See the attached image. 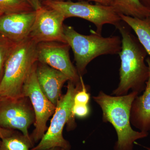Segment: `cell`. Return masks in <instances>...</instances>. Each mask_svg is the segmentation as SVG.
<instances>
[{
	"mask_svg": "<svg viewBox=\"0 0 150 150\" xmlns=\"http://www.w3.org/2000/svg\"><path fill=\"white\" fill-rule=\"evenodd\" d=\"M115 27L121 34L122 48L118 54L121 61L120 81L112 95H126L129 90L139 94L144 90L150 76V62L149 66L145 63L147 53L125 23L122 21Z\"/></svg>",
	"mask_w": 150,
	"mask_h": 150,
	"instance_id": "1",
	"label": "cell"
},
{
	"mask_svg": "<svg viewBox=\"0 0 150 150\" xmlns=\"http://www.w3.org/2000/svg\"><path fill=\"white\" fill-rule=\"evenodd\" d=\"M139 94L137 92L131 91L126 95L112 96L100 91L93 97L102 110L103 121L111 123L116 131L118 139L113 150H133L137 140L149 135V132L134 131L131 125L132 103Z\"/></svg>",
	"mask_w": 150,
	"mask_h": 150,
	"instance_id": "2",
	"label": "cell"
},
{
	"mask_svg": "<svg viewBox=\"0 0 150 150\" xmlns=\"http://www.w3.org/2000/svg\"><path fill=\"white\" fill-rule=\"evenodd\" d=\"M37 44L29 37L17 43L6 64L0 83V100L23 96L25 82L38 62Z\"/></svg>",
	"mask_w": 150,
	"mask_h": 150,
	"instance_id": "3",
	"label": "cell"
},
{
	"mask_svg": "<svg viewBox=\"0 0 150 150\" xmlns=\"http://www.w3.org/2000/svg\"><path fill=\"white\" fill-rule=\"evenodd\" d=\"M66 43L71 48L76 62V69L80 76L86 72V67L98 56L119 54L122 40L118 36L104 37L96 31L89 35H83L71 26L64 25Z\"/></svg>",
	"mask_w": 150,
	"mask_h": 150,
	"instance_id": "4",
	"label": "cell"
},
{
	"mask_svg": "<svg viewBox=\"0 0 150 150\" xmlns=\"http://www.w3.org/2000/svg\"><path fill=\"white\" fill-rule=\"evenodd\" d=\"M81 88V82L76 85L68 81L67 92L59 100L50 126L38 144L30 150H46L56 147L63 150L71 149L70 143L63 137V130L67 123L70 126L69 130L73 128L74 124V116L72 114L74 98L77 92Z\"/></svg>",
	"mask_w": 150,
	"mask_h": 150,
	"instance_id": "5",
	"label": "cell"
},
{
	"mask_svg": "<svg viewBox=\"0 0 150 150\" xmlns=\"http://www.w3.org/2000/svg\"><path fill=\"white\" fill-rule=\"evenodd\" d=\"M42 5L59 11L66 18L78 17L93 23L96 32L101 34L103 27L105 24H111L115 27L122 21L120 14L111 6L96 3L92 4L87 2H74L71 1L45 0Z\"/></svg>",
	"mask_w": 150,
	"mask_h": 150,
	"instance_id": "6",
	"label": "cell"
},
{
	"mask_svg": "<svg viewBox=\"0 0 150 150\" xmlns=\"http://www.w3.org/2000/svg\"><path fill=\"white\" fill-rule=\"evenodd\" d=\"M37 63L25 82L22 90L23 96L29 98L35 115V129L30 135L33 143H37L44 136L47 128L49 118L54 115L56 106L46 97L41 91L36 76Z\"/></svg>",
	"mask_w": 150,
	"mask_h": 150,
	"instance_id": "7",
	"label": "cell"
},
{
	"mask_svg": "<svg viewBox=\"0 0 150 150\" xmlns=\"http://www.w3.org/2000/svg\"><path fill=\"white\" fill-rule=\"evenodd\" d=\"M35 121V113L28 98L0 100V127L19 130L31 139L28 129Z\"/></svg>",
	"mask_w": 150,
	"mask_h": 150,
	"instance_id": "8",
	"label": "cell"
},
{
	"mask_svg": "<svg viewBox=\"0 0 150 150\" xmlns=\"http://www.w3.org/2000/svg\"><path fill=\"white\" fill-rule=\"evenodd\" d=\"M36 16L29 37L37 44L42 42L66 43L64 16L59 11L43 6L35 11Z\"/></svg>",
	"mask_w": 150,
	"mask_h": 150,
	"instance_id": "9",
	"label": "cell"
},
{
	"mask_svg": "<svg viewBox=\"0 0 150 150\" xmlns=\"http://www.w3.org/2000/svg\"><path fill=\"white\" fill-rule=\"evenodd\" d=\"M70 46L59 42H42L37 46L38 62L60 71L75 84L81 83L80 76L70 59Z\"/></svg>",
	"mask_w": 150,
	"mask_h": 150,
	"instance_id": "10",
	"label": "cell"
},
{
	"mask_svg": "<svg viewBox=\"0 0 150 150\" xmlns=\"http://www.w3.org/2000/svg\"><path fill=\"white\" fill-rule=\"evenodd\" d=\"M36 11L18 13L0 16V35L16 43L29 37Z\"/></svg>",
	"mask_w": 150,
	"mask_h": 150,
	"instance_id": "11",
	"label": "cell"
},
{
	"mask_svg": "<svg viewBox=\"0 0 150 150\" xmlns=\"http://www.w3.org/2000/svg\"><path fill=\"white\" fill-rule=\"evenodd\" d=\"M36 76L41 91L56 106L62 96V87L69 79L64 74L48 65L37 62Z\"/></svg>",
	"mask_w": 150,
	"mask_h": 150,
	"instance_id": "12",
	"label": "cell"
},
{
	"mask_svg": "<svg viewBox=\"0 0 150 150\" xmlns=\"http://www.w3.org/2000/svg\"><path fill=\"white\" fill-rule=\"evenodd\" d=\"M130 121L140 131H150V76L144 93L137 96L132 103Z\"/></svg>",
	"mask_w": 150,
	"mask_h": 150,
	"instance_id": "13",
	"label": "cell"
},
{
	"mask_svg": "<svg viewBox=\"0 0 150 150\" xmlns=\"http://www.w3.org/2000/svg\"><path fill=\"white\" fill-rule=\"evenodd\" d=\"M120 16L122 21L134 30L140 43L150 57V16L139 19L122 14Z\"/></svg>",
	"mask_w": 150,
	"mask_h": 150,
	"instance_id": "14",
	"label": "cell"
},
{
	"mask_svg": "<svg viewBox=\"0 0 150 150\" xmlns=\"http://www.w3.org/2000/svg\"><path fill=\"white\" fill-rule=\"evenodd\" d=\"M112 6L120 14L139 19L150 16V10L140 0H112Z\"/></svg>",
	"mask_w": 150,
	"mask_h": 150,
	"instance_id": "15",
	"label": "cell"
},
{
	"mask_svg": "<svg viewBox=\"0 0 150 150\" xmlns=\"http://www.w3.org/2000/svg\"><path fill=\"white\" fill-rule=\"evenodd\" d=\"M34 145L31 139L15 131L12 135L1 140L0 150H30Z\"/></svg>",
	"mask_w": 150,
	"mask_h": 150,
	"instance_id": "16",
	"label": "cell"
},
{
	"mask_svg": "<svg viewBox=\"0 0 150 150\" xmlns=\"http://www.w3.org/2000/svg\"><path fill=\"white\" fill-rule=\"evenodd\" d=\"M34 11L25 0H0V15L29 12Z\"/></svg>",
	"mask_w": 150,
	"mask_h": 150,
	"instance_id": "17",
	"label": "cell"
},
{
	"mask_svg": "<svg viewBox=\"0 0 150 150\" xmlns=\"http://www.w3.org/2000/svg\"><path fill=\"white\" fill-rule=\"evenodd\" d=\"M17 43L0 35V83L8 59Z\"/></svg>",
	"mask_w": 150,
	"mask_h": 150,
	"instance_id": "18",
	"label": "cell"
},
{
	"mask_svg": "<svg viewBox=\"0 0 150 150\" xmlns=\"http://www.w3.org/2000/svg\"><path fill=\"white\" fill-rule=\"evenodd\" d=\"M82 88L78 91L74 98V104L88 105L90 98V95L88 92L82 76H80Z\"/></svg>",
	"mask_w": 150,
	"mask_h": 150,
	"instance_id": "19",
	"label": "cell"
},
{
	"mask_svg": "<svg viewBox=\"0 0 150 150\" xmlns=\"http://www.w3.org/2000/svg\"><path fill=\"white\" fill-rule=\"evenodd\" d=\"M89 113V109L88 105L74 104L72 114L74 116L79 118H84Z\"/></svg>",
	"mask_w": 150,
	"mask_h": 150,
	"instance_id": "20",
	"label": "cell"
},
{
	"mask_svg": "<svg viewBox=\"0 0 150 150\" xmlns=\"http://www.w3.org/2000/svg\"><path fill=\"white\" fill-rule=\"evenodd\" d=\"M31 6L34 11H37L43 6L40 0H25Z\"/></svg>",
	"mask_w": 150,
	"mask_h": 150,
	"instance_id": "21",
	"label": "cell"
},
{
	"mask_svg": "<svg viewBox=\"0 0 150 150\" xmlns=\"http://www.w3.org/2000/svg\"><path fill=\"white\" fill-rule=\"evenodd\" d=\"M15 131L11 129H4L0 127V144L1 140L3 138L8 137L14 133Z\"/></svg>",
	"mask_w": 150,
	"mask_h": 150,
	"instance_id": "22",
	"label": "cell"
},
{
	"mask_svg": "<svg viewBox=\"0 0 150 150\" xmlns=\"http://www.w3.org/2000/svg\"><path fill=\"white\" fill-rule=\"evenodd\" d=\"M56 1H64V0H53ZM83 1V0H80ZM86 1H92L98 4H101L107 6H112V0H86Z\"/></svg>",
	"mask_w": 150,
	"mask_h": 150,
	"instance_id": "23",
	"label": "cell"
},
{
	"mask_svg": "<svg viewBox=\"0 0 150 150\" xmlns=\"http://www.w3.org/2000/svg\"><path fill=\"white\" fill-rule=\"evenodd\" d=\"M141 2L150 10V0H140Z\"/></svg>",
	"mask_w": 150,
	"mask_h": 150,
	"instance_id": "24",
	"label": "cell"
},
{
	"mask_svg": "<svg viewBox=\"0 0 150 150\" xmlns=\"http://www.w3.org/2000/svg\"><path fill=\"white\" fill-rule=\"evenodd\" d=\"M46 150H63L62 149H60V148L56 147V148H51V149H47Z\"/></svg>",
	"mask_w": 150,
	"mask_h": 150,
	"instance_id": "25",
	"label": "cell"
},
{
	"mask_svg": "<svg viewBox=\"0 0 150 150\" xmlns=\"http://www.w3.org/2000/svg\"><path fill=\"white\" fill-rule=\"evenodd\" d=\"M145 148H146V149L148 150H150V147H144Z\"/></svg>",
	"mask_w": 150,
	"mask_h": 150,
	"instance_id": "26",
	"label": "cell"
},
{
	"mask_svg": "<svg viewBox=\"0 0 150 150\" xmlns=\"http://www.w3.org/2000/svg\"><path fill=\"white\" fill-rule=\"evenodd\" d=\"M40 1H41V2L42 3V2L43 1H45V0H40Z\"/></svg>",
	"mask_w": 150,
	"mask_h": 150,
	"instance_id": "27",
	"label": "cell"
},
{
	"mask_svg": "<svg viewBox=\"0 0 150 150\" xmlns=\"http://www.w3.org/2000/svg\"><path fill=\"white\" fill-rule=\"evenodd\" d=\"M2 16V15H0V16Z\"/></svg>",
	"mask_w": 150,
	"mask_h": 150,
	"instance_id": "28",
	"label": "cell"
}]
</instances>
